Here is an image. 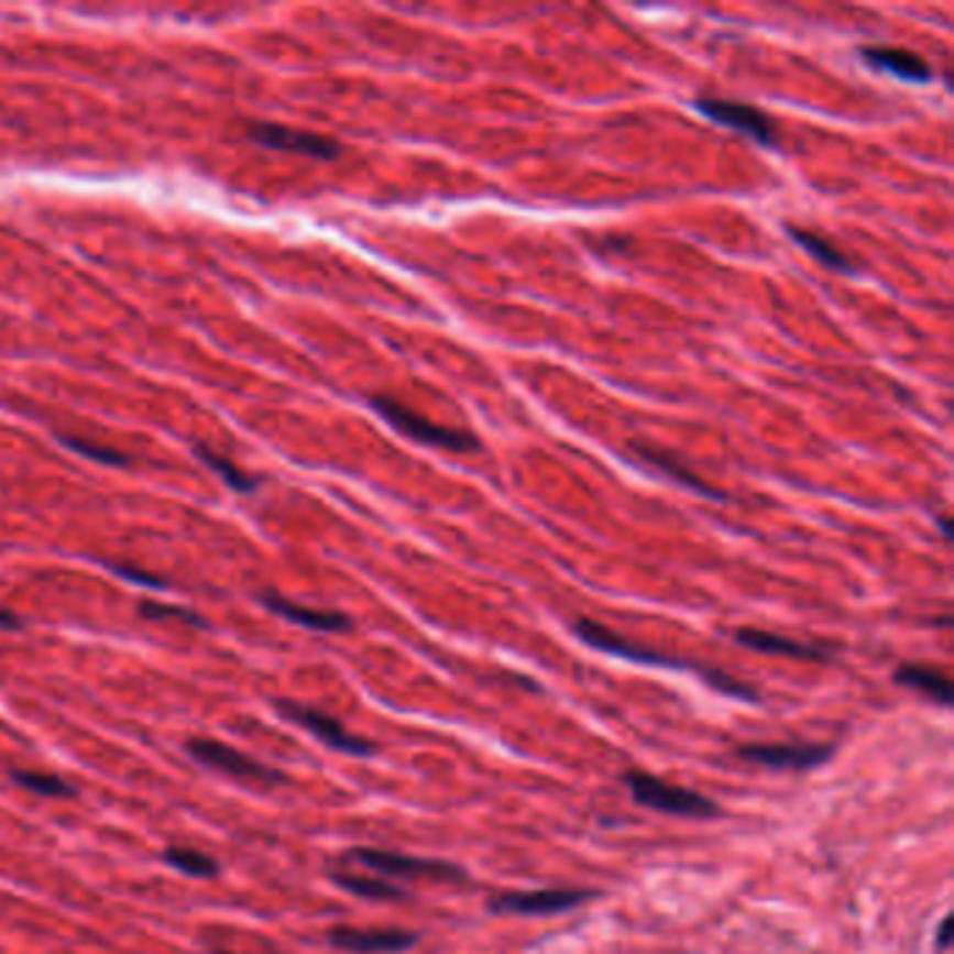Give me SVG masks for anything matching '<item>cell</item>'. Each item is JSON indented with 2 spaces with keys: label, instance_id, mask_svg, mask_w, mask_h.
Returning <instances> with one entry per match:
<instances>
[{
  "label": "cell",
  "instance_id": "cell-16",
  "mask_svg": "<svg viewBox=\"0 0 954 954\" xmlns=\"http://www.w3.org/2000/svg\"><path fill=\"white\" fill-rule=\"evenodd\" d=\"M893 680L899 686H907V689H915V692H921L924 698H930L932 703L943 705V709L952 705L954 700L952 680L943 672H937V669L924 667V664H901V667L896 669Z\"/></svg>",
  "mask_w": 954,
  "mask_h": 954
},
{
  "label": "cell",
  "instance_id": "cell-11",
  "mask_svg": "<svg viewBox=\"0 0 954 954\" xmlns=\"http://www.w3.org/2000/svg\"><path fill=\"white\" fill-rule=\"evenodd\" d=\"M627 448H630V453L638 459V462L655 468V471H661L664 476L669 479V482L680 484V487H686V490H698L700 496H709V498H716V502H725V496H722L720 490L711 487L705 479H700L698 473L686 465L678 453L669 451V448L653 446V442H644V440H630V446Z\"/></svg>",
  "mask_w": 954,
  "mask_h": 954
},
{
  "label": "cell",
  "instance_id": "cell-3",
  "mask_svg": "<svg viewBox=\"0 0 954 954\" xmlns=\"http://www.w3.org/2000/svg\"><path fill=\"white\" fill-rule=\"evenodd\" d=\"M574 633L580 642H585L588 647L600 649V653L613 655V658H618V661H630V664H642V667H655V669H672V672H686V669H692V672H703V667L700 664L692 661H683V658H672V655L667 653H658V649H649L644 647V644L630 642V638L618 636V633H613L611 627H605V624L594 622V618H580V622L574 624Z\"/></svg>",
  "mask_w": 954,
  "mask_h": 954
},
{
  "label": "cell",
  "instance_id": "cell-18",
  "mask_svg": "<svg viewBox=\"0 0 954 954\" xmlns=\"http://www.w3.org/2000/svg\"><path fill=\"white\" fill-rule=\"evenodd\" d=\"M194 453H196V459L202 462V465H208L210 471H213L216 476H219L221 482L227 484V487L239 490V493H244V496H252V493L257 490V484H261V479L252 476V473H246V471H241L235 462H230V459L221 457V453H216L213 448L202 446V442H196Z\"/></svg>",
  "mask_w": 954,
  "mask_h": 954
},
{
  "label": "cell",
  "instance_id": "cell-9",
  "mask_svg": "<svg viewBox=\"0 0 954 954\" xmlns=\"http://www.w3.org/2000/svg\"><path fill=\"white\" fill-rule=\"evenodd\" d=\"M246 138L263 149L306 154V157L314 160H337L342 154V146L333 138L319 135V132H306V129L283 127V123H250Z\"/></svg>",
  "mask_w": 954,
  "mask_h": 954
},
{
  "label": "cell",
  "instance_id": "cell-2",
  "mask_svg": "<svg viewBox=\"0 0 954 954\" xmlns=\"http://www.w3.org/2000/svg\"><path fill=\"white\" fill-rule=\"evenodd\" d=\"M627 787L633 792V801L644 809H653V812L675 814V818H716L720 807H716L711 798L700 796L694 789L678 787V783L661 781V778L649 776V772L630 770L624 776Z\"/></svg>",
  "mask_w": 954,
  "mask_h": 954
},
{
  "label": "cell",
  "instance_id": "cell-20",
  "mask_svg": "<svg viewBox=\"0 0 954 954\" xmlns=\"http://www.w3.org/2000/svg\"><path fill=\"white\" fill-rule=\"evenodd\" d=\"M163 863L172 865V868L179 870V874L196 876V879H210V876L219 874V863H216L210 854L196 848H185V845L168 848L166 854H163Z\"/></svg>",
  "mask_w": 954,
  "mask_h": 954
},
{
  "label": "cell",
  "instance_id": "cell-7",
  "mask_svg": "<svg viewBox=\"0 0 954 954\" xmlns=\"http://www.w3.org/2000/svg\"><path fill=\"white\" fill-rule=\"evenodd\" d=\"M594 890H507L487 901V910L496 915H557L594 899Z\"/></svg>",
  "mask_w": 954,
  "mask_h": 954
},
{
  "label": "cell",
  "instance_id": "cell-25",
  "mask_svg": "<svg viewBox=\"0 0 954 954\" xmlns=\"http://www.w3.org/2000/svg\"><path fill=\"white\" fill-rule=\"evenodd\" d=\"M0 630H23V618L14 611L0 605Z\"/></svg>",
  "mask_w": 954,
  "mask_h": 954
},
{
  "label": "cell",
  "instance_id": "cell-15",
  "mask_svg": "<svg viewBox=\"0 0 954 954\" xmlns=\"http://www.w3.org/2000/svg\"><path fill=\"white\" fill-rule=\"evenodd\" d=\"M870 68L885 70V74L896 76V79L912 81V85H926L932 81V68L930 62L921 59L915 51L907 48H893V45H865L859 51Z\"/></svg>",
  "mask_w": 954,
  "mask_h": 954
},
{
  "label": "cell",
  "instance_id": "cell-1",
  "mask_svg": "<svg viewBox=\"0 0 954 954\" xmlns=\"http://www.w3.org/2000/svg\"><path fill=\"white\" fill-rule=\"evenodd\" d=\"M370 406L390 423L392 429L398 435L409 437V440L423 442V446L440 448V451L451 453H479L482 451V442L465 429H451V426H440V423L423 417L420 412L409 409L401 401L390 398V395H373Z\"/></svg>",
  "mask_w": 954,
  "mask_h": 954
},
{
  "label": "cell",
  "instance_id": "cell-26",
  "mask_svg": "<svg viewBox=\"0 0 954 954\" xmlns=\"http://www.w3.org/2000/svg\"><path fill=\"white\" fill-rule=\"evenodd\" d=\"M952 941V918H943L941 926H937V948H946Z\"/></svg>",
  "mask_w": 954,
  "mask_h": 954
},
{
  "label": "cell",
  "instance_id": "cell-17",
  "mask_svg": "<svg viewBox=\"0 0 954 954\" xmlns=\"http://www.w3.org/2000/svg\"><path fill=\"white\" fill-rule=\"evenodd\" d=\"M787 233H789V239L796 241V244L801 246L807 255H812L814 261L820 263V266H826V270H832V272H854V263L848 261V255H845L843 250H837V246H834L829 239H823V235L812 233V230H803V227H792V224H787Z\"/></svg>",
  "mask_w": 954,
  "mask_h": 954
},
{
  "label": "cell",
  "instance_id": "cell-4",
  "mask_svg": "<svg viewBox=\"0 0 954 954\" xmlns=\"http://www.w3.org/2000/svg\"><path fill=\"white\" fill-rule=\"evenodd\" d=\"M350 863L361 865V868L373 870V874L386 876V879H435V881H457L465 879V870L457 868L446 859H426L412 857V854H401V851H384V848H353L348 854Z\"/></svg>",
  "mask_w": 954,
  "mask_h": 954
},
{
  "label": "cell",
  "instance_id": "cell-22",
  "mask_svg": "<svg viewBox=\"0 0 954 954\" xmlns=\"http://www.w3.org/2000/svg\"><path fill=\"white\" fill-rule=\"evenodd\" d=\"M56 440L68 448V451L79 453V457L85 459H92V462H98V465H129V457L118 451V448L98 446V442L81 440V437H70V435H56Z\"/></svg>",
  "mask_w": 954,
  "mask_h": 954
},
{
  "label": "cell",
  "instance_id": "cell-10",
  "mask_svg": "<svg viewBox=\"0 0 954 954\" xmlns=\"http://www.w3.org/2000/svg\"><path fill=\"white\" fill-rule=\"evenodd\" d=\"M694 107H698L705 118L720 123V127L736 129V132L753 138V141L761 143V146H776L778 143L776 123H772L770 116H767L765 110H759V107L711 96H700L698 101H694Z\"/></svg>",
  "mask_w": 954,
  "mask_h": 954
},
{
  "label": "cell",
  "instance_id": "cell-21",
  "mask_svg": "<svg viewBox=\"0 0 954 954\" xmlns=\"http://www.w3.org/2000/svg\"><path fill=\"white\" fill-rule=\"evenodd\" d=\"M9 776H12V781L18 783V787L29 789V792H34V796H43V798H74L76 796L74 783L62 781V778L54 776V772L12 770Z\"/></svg>",
  "mask_w": 954,
  "mask_h": 954
},
{
  "label": "cell",
  "instance_id": "cell-6",
  "mask_svg": "<svg viewBox=\"0 0 954 954\" xmlns=\"http://www.w3.org/2000/svg\"><path fill=\"white\" fill-rule=\"evenodd\" d=\"M190 759H196L199 765L210 767L216 772H224L230 778H239V781H252L263 783V787H275V783H286V776L275 767H266L261 761H255L252 756H244L241 750H235L233 745H224V742L216 739H190L185 745Z\"/></svg>",
  "mask_w": 954,
  "mask_h": 954
},
{
  "label": "cell",
  "instance_id": "cell-12",
  "mask_svg": "<svg viewBox=\"0 0 954 954\" xmlns=\"http://www.w3.org/2000/svg\"><path fill=\"white\" fill-rule=\"evenodd\" d=\"M331 946L353 954H398L420 941L417 932L409 930H353V926H337L328 935Z\"/></svg>",
  "mask_w": 954,
  "mask_h": 954
},
{
  "label": "cell",
  "instance_id": "cell-19",
  "mask_svg": "<svg viewBox=\"0 0 954 954\" xmlns=\"http://www.w3.org/2000/svg\"><path fill=\"white\" fill-rule=\"evenodd\" d=\"M331 881L348 893L359 896V899H373V901H401L406 899V893L398 885H390L386 879H375V876H361L350 874V870H333Z\"/></svg>",
  "mask_w": 954,
  "mask_h": 954
},
{
  "label": "cell",
  "instance_id": "cell-13",
  "mask_svg": "<svg viewBox=\"0 0 954 954\" xmlns=\"http://www.w3.org/2000/svg\"><path fill=\"white\" fill-rule=\"evenodd\" d=\"M734 638H736V644H742L745 649H753V653L783 655V658H798V661L826 664V661H832V655H834V647H826V644L798 642V638H787V636H778V633L756 630V627H742V630H736Z\"/></svg>",
  "mask_w": 954,
  "mask_h": 954
},
{
  "label": "cell",
  "instance_id": "cell-27",
  "mask_svg": "<svg viewBox=\"0 0 954 954\" xmlns=\"http://www.w3.org/2000/svg\"><path fill=\"white\" fill-rule=\"evenodd\" d=\"M216 954H224V952H216Z\"/></svg>",
  "mask_w": 954,
  "mask_h": 954
},
{
  "label": "cell",
  "instance_id": "cell-23",
  "mask_svg": "<svg viewBox=\"0 0 954 954\" xmlns=\"http://www.w3.org/2000/svg\"><path fill=\"white\" fill-rule=\"evenodd\" d=\"M138 611H141L143 618H179V622L194 624V627H208V622H205L199 613L188 611V607H179V605H163V602L143 600Z\"/></svg>",
  "mask_w": 954,
  "mask_h": 954
},
{
  "label": "cell",
  "instance_id": "cell-24",
  "mask_svg": "<svg viewBox=\"0 0 954 954\" xmlns=\"http://www.w3.org/2000/svg\"><path fill=\"white\" fill-rule=\"evenodd\" d=\"M107 569H110L112 574L123 577V580H129V582H141V585H149V588H166V580H160V577H154V574H146V571L135 569V566L107 563Z\"/></svg>",
  "mask_w": 954,
  "mask_h": 954
},
{
  "label": "cell",
  "instance_id": "cell-5",
  "mask_svg": "<svg viewBox=\"0 0 954 954\" xmlns=\"http://www.w3.org/2000/svg\"><path fill=\"white\" fill-rule=\"evenodd\" d=\"M275 709L277 714L286 716V720L294 722V725L306 728L308 734L317 736V739L322 742L325 747H331V750L348 753V756H359V759H368V756H373L375 753L373 742L348 734V728H344L342 722L333 720V716L325 714V711L314 709V705L294 703V700H275Z\"/></svg>",
  "mask_w": 954,
  "mask_h": 954
},
{
  "label": "cell",
  "instance_id": "cell-14",
  "mask_svg": "<svg viewBox=\"0 0 954 954\" xmlns=\"http://www.w3.org/2000/svg\"><path fill=\"white\" fill-rule=\"evenodd\" d=\"M261 602L270 607L275 616L286 618V622L297 624V627H306L314 633H348L353 627L350 616L339 611H319V607H306L300 602H292L286 596L275 594V591H266L261 594Z\"/></svg>",
  "mask_w": 954,
  "mask_h": 954
},
{
  "label": "cell",
  "instance_id": "cell-8",
  "mask_svg": "<svg viewBox=\"0 0 954 954\" xmlns=\"http://www.w3.org/2000/svg\"><path fill=\"white\" fill-rule=\"evenodd\" d=\"M742 761L770 770H814L834 756V745H796V742H753L736 750Z\"/></svg>",
  "mask_w": 954,
  "mask_h": 954
}]
</instances>
